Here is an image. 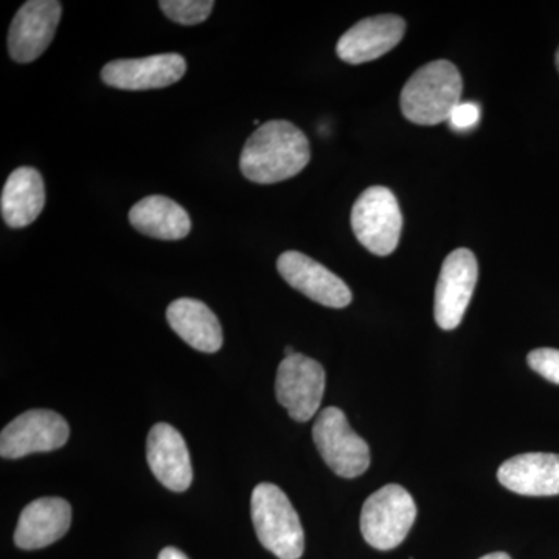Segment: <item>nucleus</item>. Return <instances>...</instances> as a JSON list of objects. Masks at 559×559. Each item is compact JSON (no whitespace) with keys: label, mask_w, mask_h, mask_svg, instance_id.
Instances as JSON below:
<instances>
[{"label":"nucleus","mask_w":559,"mask_h":559,"mask_svg":"<svg viewBox=\"0 0 559 559\" xmlns=\"http://www.w3.org/2000/svg\"><path fill=\"white\" fill-rule=\"evenodd\" d=\"M311 159L304 131L286 120L261 124L246 142L240 157L242 175L255 183H277L299 175Z\"/></svg>","instance_id":"f257e3e1"},{"label":"nucleus","mask_w":559,"mask_h":559,"mask_svg":"<svg viewBox=\"0 0 559 559\" xmlns=\"http://www.w3.org/2000/svg\"><path fill=\"white\" fill-rule=\"evenodd\" d=\"M463 80L451 61L437 60L419 68L401 92V112L421 127L450 120L462 103Z\"/></svg>","instance_id":"f03ea898"},{"label":"nucleus","mask_w":559,"mask_h":559,"mask_svg":"<svg viewBox=\"0 0 559 559\" xmlns=\"http://www.w3.org/2000/svg\"><path fill=\"white\" fill-rule=\"evenodd\" d=\"M253 527L261 546L280 559H300L305 533L288 496L274 484L257 485L250 499Z\"/></svg>","instance_id":"7ed1b4c3"},{"label":"nucleus","mask_w":559,"mask_h":559,"mask_svg":"<svg viewBox=\"0 0 559 559\" xmlns=\"http://www.w3.org/2000/svg\"><path fill=\"white\" fill-rule=\"evenodd\" d=\"M417 520V506L411 492L400 485H385L370 496L360 511V532L378 550L396 549L409 535Z\"/></svg>","instance_id":"20e7f679"},{"label":"nucleus","mask_w":559,"mask_h":559,"mask_svg":"<svg viewBox=\"0 0 559 559\" xmlns=\"http://www.w3.org/2000/svg\"><path fill=\"white\" fill-rule=\"evenodd\" d=\"M353 234L360 245L378 257H388L396 248L403 230L399 200L388 187L364 191L352 210Z\"/></svg>","instance_id":"39448f33"},{"label":"nucleus","mask_w":559,"mask_h":559,"mask_svg":"<svg viewBox=\"0 0 559 559\" xmlns=\"http://www.w3.org/2000/svg\"><path fill=\"white\" fill-rule=\"evenodd\" d=\"M312 439L323 462L337 476L355 479L369 469V444L352 429L344 412L337 407L320 412L312 428Z\"/></svg>","instance_id":"423d86ee"},{"label":"nucleus","mask_w":559,"mask_h":559,"mask_svg":"<svg viewBox=\"0 0 559 559\" xmlns=\"http://www.w3.org/2000/svg\"><path fill=\"white\" fill-rule=\"evenodd\" d=\"M477 278L479 264L469 249H455L443 261L433 300V316L441 330H455L462 323Z\"/></svg>","instance_id":"0eeeda50"},{"label":"nucleus","mask_w":559,"mask_h":559,"mask_svg":"<svg viewBox=\"0 0 559 559\" xmlns=\"http://www.w3.org/2000/svg\"><path fill=\"white\" fill-rule=\"evenodd\" d=\"M325 392V370L308 356H288L280 362L275 395L296 421H310L318 414Z\"/></svg>","instance_id":"6e6552de"},{"label":"nucleus","mask_w":559,"mask_h":559,"mask_svg":"<svg viewBox=\"0 0 559 559\" xmlns=\"http://www.w3.org/2000/svg\"><path fill=\"white\" fill-rule=\"evenodd\" d=\"M70 429L60 414L33 409L20 415L0 433V455L22 459L35 452L60 450L68 443Z\"/></svg>","instance_id":"1a4fd4ad"},{"label":"nucleus","mask_w":559,"mask_h":559,"mask_svg":"<svg viewBox=\"0 0 559 559\" xmlns=\"http://www.w3.org/2000/svg\"><path fill=\"white\" fill-rule=\"evenodd\" d=\"M61 14L62 5L58 0L25 2L11 22L10 57L21 64L38 60L53 40Z\"/></svg>","instance_id":"9d476101"},{"label":"nucleus","mask_w":559,"mask_h":559,"mask_svg":"<svg viewBox=\"0 0 559 559\" xmlns=\"http://www.w3.org/2000/svg\"><path fill=\"white\" fill-rule=\"evenodd\" d=\"M277 270L289 286L316 304L336 310L352 304L353 294L347 283L305 253L283 252L277 260Z\"/></svg>","instance_id":"9b49d317"},{"label":"nucleus","mask_w":559,"mask_h":559,"mask_svg":"<svg viewBox=\"0 0 559 559\" xmlns=\"http://www.w3.org/2000/svg\"><path fill=\"white\" fill-rule=\"evenodd\" d=\"M187 72L179 53L151 55L138 60L110 61L102 70L103 83L123 91L162 90L178 83Z\"/></svg>","instance_id":"f8f14e48"},{"label":"nucleus","mask_w":559,"mask_h":559,"mask_svg":"<svg viewBox=\"0 0 559 559\" xmlns=\"http://www.w3.org/2000/svg\"><path fill=\"white\" fill-rule=\"evenodd\" d=\"M406 33V21L395 14L366 17L345 32L337 43L336 53L348 64H364L384 57L395 49Z\"/></svg>","instance_id":"ddd939ff"},{"label":"nucleus","mask_w":559,"mask_h":559,"mask_svg":"<svg viewBox=\"0 0 559 559\" xmlns=\"http://www.w3.org/2000/svg\"><path fill=\"white\" fill-rule=\"evenodd\" d=\"M146 460L156 479L165 488L183 492L193 481L189 448L179 430L167 423H157L146 440Z\"/></svg>","instance_id":"4468645a"},{"label":"nucleus","mask_w":559,"mask_h":559,"mask_svg":"<svg viewBox=\"0 0 559 559\" xmlns=\"http://www.w3.org/2000/svg\"><path fill=\"white\" fill-rule=\"evenodd\" d=\"M72 524V509L68 500L40 498L22 510L14 543L22 550H38L57 543Z\"/></svg>","instance_id":"2eb2a0df"},{"label":"nucleus","mask_w":559,"mask_h":559,"mask_svg":"<svg viewBox=\"0 0 559 559\" xmlns=\"http://www.w3.org/2000/svg\"><path fill=\"white\" fill-rule=\"evenodd\" d=\"M498 480L502 487L521 496L559 495V454L527 452L514 455L500 465Z\"/></svg>","instance_id":"dca6fc26"},{"label":"nucleus","mask_w":559,"mask_h":559,"mask_svg":"<svg viewBox=\"0 0 559 559\" xmlns=\"http://www.w3.org/2000/svg\"><path fill=\"white\" fill-rule=\"evenodd\" d=\"M46 205V187L38 170L21 167L11 173L0 198L2 218L11 229L31 226Z\"/></svg>","instance_id":"f3484780"},{"label":"nucleus","mask_w":559,"mask_h":559,"mask_svg":"<svg viewBox=\"0 0 559 559\" xmlns=\"http://www.w3.org/2000/svg\"><path fill=\"white\" fill-rule=\"evenodd\" d=\"M173 331L190 347L202 353H216L223 347V329L215 312L197 299H178L167 310Z\"/></svg>","instance_id":"a211bd4d"},{"label":"nucleus","mask_w":559,"mask_h":559,"mask_svg":"<svg viewBox=\"0 0 559 559\" xmlns=\"http://www.w3.org/2000/svg\"><path fill=\"white\" fill-rule=\"evenodd\" d=\"M130 223L140 234L162 241H178L191 230L189 212L160 194L143 198L130 210Z\"/></svg>","instance_id":"6ab92c4d"},{"label":"nucleus","mask_w":559,"mask_h":559,"mask_svg":"<svg viewBox=\"0 0 559 559\" xmlns=\"http://www.w3.org/2000/svg\"><path fill=\"white\" fill-rule=\"evenodd\" d=\"M159 7L173 22L197 25L207 21L215 2L212 0H160Z\"/></svg>","instance_id":"aec40b11"},{"label":"nucleus","mask_w":559,"mask_h":559,"mask_svg":"<svg viewBox=\"0 0 559 559\" xmlns=\"http://www.w3.org/2000/svg\"><path fill=\"white\" fill-rule=\"evenodd\" d=\"M527 362L530 369L546 378L547 381L559 385V349H533L528 353Z\"/></svg>","instance_id":"412c9836"},{"label":"nucleus","mask_w":559,"mask_h":559,"mask_svg":"<svg viewBox=\"0 0 559 559\" xmlns=\"http://www.w3.org/2000/svg\"><path fill=\"white\" fill-rule=\"evenodd\" d=\"M480 121V108L479 105L473 102H462L455 106L452 110L450 120V127L454 131L465 132L474 130Z\"/></svg>","instance_id":"4be33fe9"},{"label":"nucleus","mask_w":559,"mask_h":559,"mask_svg":"<svg viewBox=\"0 0 559 559\" xmlns=\"http://www.w3.org/2000/svg\"><path fill=\"white\" fill-rule=\"evenodd\" d=\"M159 559H190L183 551L176 549V547H167L160 551Z\"/></svg>","instance_id":"5701e85b"},{"label":"nucleus","mask_w":559,"mask_h":559,"mask_svg":"<svg viewBox=\"0 0 559 559\" xmlns=\"http://www.w3.org/2000/svg\"><path fill=\"white\" fill-rule=\"evenodd\" d=\"M480 559H511L510 555L503 554V551H495V554L485 555Z\"/></svg>","instance_id":"b1692460"},{"label":"nucleus","mask_w":559,"mask_h":559,"mask_svg":"<svg viewBox=\"0 0 559 559\" xmlns=\"http://www.w3.org/2000/svg\"><path fill=\"white\" fill-rule=\"evenodd\" d=\"M293 355H296V349H294L293 347H286L285 348L286 358H288V356H293Z\"/></svg>","instance_id":"393cba45"},{"label":"nucleus","mask_w":559,"mask_h":559,"mask_svg":"<svg viewBox=\"0 0 559 559\" xmlns=\"http://www.w3.org/2000/svg\"><path fill=\"white\" fill-rule=\"evenodd\" d=\"M555 61H557V69H558V72H559V49L557 51V58H555Z\"/></svg>","instance_id":"a878e982"}]
</instances>
